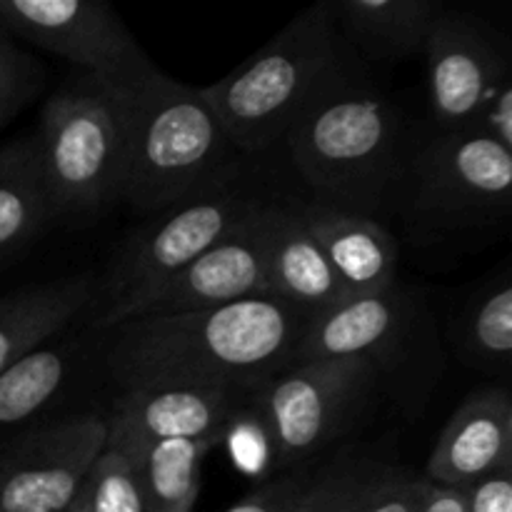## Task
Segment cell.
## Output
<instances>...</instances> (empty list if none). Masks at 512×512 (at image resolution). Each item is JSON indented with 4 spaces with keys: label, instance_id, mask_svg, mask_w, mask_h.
Masks as SVG:
<instances>
[{
    "label": "cell",
    "instance_id": "9c48e42d",
    "mask_svg": "<svg viewBox=\"0 0 512 512\" xmlns=\"http://www.w3.org/2000/svg\"><path fill=\"white\" fill-rule=\"evenodd\" d=\"M0 33L93 78H120L150 60L118 10L103 0H0Z\"/></svg>",
    "mask_w": 512,
    "mask_h": 512
},
{
    "label": "cell",
    "instance_id": "7c38bea8",
    "mask_svg": "<svg viewBox=\"0 0 512 512\" xmlns=\"http://www.w3.org/2000/svg\"><path fill=\"white\" fill-rule=\"evenodd\" d=\"M428 95L443 133L473 128L483 105L512 78L508 58L493 33L473 15L443 10L423 45Z\"/></svg>",
    "mask_w": 512,
    "mask_h": 512
},
{
    "label": "cell",
    "instance_id": "9a60e30c",
    "mask_svg": "<svg viewBox=\"0 0 512 512\" xmlns=\"http://www.w3.org/2000/svg\"><path fill=\"white\" fill-rule=\"evenodd\" d=\"M512 470V400L505 388H480L458 405L428 458L430 485L465 490Z\"/></svg>",
    "mask_w": 512,
    "mask_h": 512
},
{
    "label": "cell",
    "instance_id": "d6986e66",
    "mask_svg": "<svg viewBox=\"0 0 512 512\" xmlns=\"http://www.w3.org/2000/svg\"><path fill=\"white\" fill-rule=\"evenodd\" d=\"M340 38L370 58L400 60L423 50L443 5L435 0H330Z\"/></svg>",
    "mask_w": 512,
    "mask_h": 512
},
{
    "label": "cell",
    "instance_id": "f1b7e54d",
    "mask_svg": "<svg viewBox=\"0 0 512 512\" xmlns=\"http://www.w3.org/2000/svg\"><path fill=\"white\" fill-rule=\"evenodd\" d=\"M473 130L498 140L500 145L512 150V78L505 80L493 98L483 105L480 115L475 118Z\"/></svg>",
    "mask_w": 512,
    "mask_h": 512
},
{
    "label": "cell",
    "instance_id": "8fae6325",
    "mask_svg": "<svg viewBox=\"0 0 512 512\" xmlns=\"http://www.w3.org/2000/svg\"><path fill=\"white\" fill-rule=\"evenodd\" d=\"M420 308L415 293L400 283L380 293L350 295L343 303L310 315L293 365L320 358H360L373 365L380 378L398 373L425 323Z\"/></svg>",
    "mask_w": 512,
    "mask_h": 512
},
{
    "label": "cell",
    "instance_id": "2e32d148",
    "mask_svg": "<svg viewBox=\"0 0 512 512\" xmlns=\"http://www.w3.org/2000/svg\"><path fill=\"white\" fill-rule=\"evenodd\" d=\"M263 225V270L270 298L315 315L350 298L348 288L313 235L295 215L290 200H265L260 210Z\"/></svg>",
    "mask_w": 512,
    "mask_h": 512
},
{
    "label": "cell",
    "instance_id": "5b68a950",
    "mask_svg": "<svg viewBox=\"0 0 512 512\" xmlns=\"http://www.w3.org/2000/svg\"><path fill=\"white\" fill-rule=\"evenodd\" d=\"M33 138L55 218H88L120 200L123 118L113 80L83 75L50 95Z\"/></svg>",
    "mask_w": 512,
    "mask_h": 512
},
{
    "label": "cell",
    "instance_id": "30bf717a",
    "mask_svg": "<svg viewBox=\"0 0 512 512\" xmlns=\"http://www.w3.org/2000/svg\"><path fill=\"white\" fill-rule=\"evenodd\" d=\"M418 208L443 223H490L512 205V150L478 130L440 133L415 160Z\"/></svg>",
    "mask_w": 512,
    "mask_h": 512
},
{
    "label": "cell",
    "instance_id": "7a4b0ae2",
    "mask_svg": "<svg viewBox=\"0 0 512 512\" xmlns=\"http://www.w3.org/2000/svg\"><path fill=\"white\" fill-rule=\"evenodd\" d=\"M123 118L120 200L158 215L233 183V145L200 88L165 75L153 60L110 78Z\"/></svg>",
    "mask_w": 512,
    "mask_h": 512
},
{
    "label": "cell",
    "instance_id": "ffe728a7",
    "mask_svg": "<svg viewBox=\"0 0 512 512\" xmlns=\"http://www.w3.org/2000/svg\"><path fill=\"white\" fill-rule=\"evenodd\" d=\"M55 220L33 135L0 145V263L28 248Z\"/></svg>",
    "mask_w": 512,
    "mask_h": 512
},
{
    "label": "cell",
    "instance_id": "6da1fadb",
    "mask_svg": "<svg viewBox=\"0 0 512 512\" xmlns=\"http://www.w3.org/2000/svg\"><path fill=\"white\" fill-rule=\"evenodd\" d=\"M310 315L263 295L200 313L115 325L110 373L123 390L203 385L253 395L293 365Z\"/></svg>",
    "mask_w": 512,
    "mask_h": 512
},
{
    "label": "cell",
    "instance_id": "4dcf8cb0",
    "mask_svg": "<svg viewBox=\"0 0 512 512\" xmlns=\"http://www.w3.org/2000/svg\"><path fill=\"white\" fill-rule=\"evenodd\" d=\"M418 512H465L463 490H450L428 483Z\"/></svg>",
    "mask_w": 512,
    "mask_h": 512
},
{
    "label": "cell",
    "instance_id": "7402d4cb",
    "mask_svg": "<svg viewBox=\"0 0 512 512\" xmlns=\"http://www.w3.org/2000/svg\"><path fill=\"white\" fill-rule=\"evenodd\" d=\"M458 348L475 368L508 375L512 358V285L498 278L485 285L460 315Z\"/></svg>",
    "mask_w": 512,
    "mask_h": 512
},
{
    "label": "cell",
    "instance_id": "52a82bcc",
    "mask_svg": "<svg viewBox=\"0 0 512 512\" xmlns=\"http://www.w3.org/2000/svg\"><path fill=\"white\" fill-rule=\"evenodd\" d=\"M265 200L243 193L233 183L190 198L155 215L123 245L105 283L103 310L95 328L110 330L123 313L195 258L228 238L258 213Z\"/></svg>",
    "mask_w": 512,
    "mask_h": 512
},
{
    "label": "cell",
    "instance_id": "cb8c5ba5",
    "mask_svg": "<svg viewBox=\"0 0 512 512\" xmlns=\"http://www.w3.org/2000/svg\"><path fill=\"white\" fill-rule=\"evenodd\" d=\"M70 512H145L138 455L108 443L85 473Z\"/></svg>",
    "mask_w": 512,
    "mask_h": 512
},
{
    "label": "cell",
    "instance_id": "4316f807",
    "mask_svg": "<svg viewBox=\"0 0 512 512\" xmlns=\"http://www.w3.org/2000/svg\"><path fill=\"white\" fill-rule=\"evenodd\" d=\"M428 480L383 465L353 512H418Z\"/></svg>",
    "mask_w": 512,
    "mask_h": 512
},
{
    "label": "cell",
    "instance_id": "e0dca14e",
    "mask_svg": "<svg viewBox=\"0 0 512 512\" xmlns=\"http://www.w3.org/2000/svg\"><path fill=\"white\" fill-rule=\"evenodd\" d=\"M290 205L350 295L380 293L398 283V240L378 220L323 200Z\"/></svg>",
    "mask_w": 512,
    "mask_h": 512
},
{
    "label": "cell",
    "instance_id": "ba28073f",
    "mask_svg": "<svg viewBox=\"0 0 512 512\" xmlns=\"http://www.w3.org/2000/svg\"><path fill=\"white\" fill-rule=\"evenodd\" d=\"M108 440L103 415H70L0 443V512H70Z\"/></svg>",
    "mask_w": 512,
    "mask_h": 512
},
{
    "label": "cell",
    "instance_id": "ac0fdd59",
    "mask_svg": "<svg viewBox=\"0 0 512 512\" xmlns=\"http://www.w3.org/2000/svg\"><path fill=\"white\" fill-rule=\"evenodd\" d=\"M95 280L90 275L28 285L0 295V375L30 350L48 345L90 308Z\"/></svg>",
    "mask_w": 512,
    "mask_h": 512
},
{
    "label": "cell",
    "instance_id": "f546056e",
    "mask_svg": "<svg viewBox=\"0 0 512 512\" xmlns=\"http://www.w3.org/2000/svg\"><path fill=\"white\" fill-rule=\"evenodd\" d=\"M465 512H512V470L488 475L463 490Z\"/></svg>",
    "mask_w": 512,
    "mask_h": 512
},
{
    "label": "cell",
    "instance_id": "3957f363",
    "mask_svg": "<svg viewBox=\"0 0 512 512\" xmlns=\"http://www.w3.org/2000/svg\"><path fill=\"white\" fill-rule=\"evenodd\" d=\"M345 75L330 0L310 5L243 65L200 88L230 145L260 153L288 135L325 88Z\"/></svg>",
    "mask_w": 512,
    "mask_h": 512
},
{
    "label": "cell",
    "instance_id": "484cf974",
    "mask_svg": "<svg viewBox=\"0 0 512 512\" xmlns=\"http://www.w3.org/2000/svg\"><path fill=\"white\" fill-rule=\"evenodd\" d=\"M43 80L38 60L23 45L0 33V133L40 93Z\"/></svg>",
    "mask_w": 512,
    "mask_h": 512
},
{
    "label": "cell",
    "instance_id": "d4e9b609",
    "mask_svg": "<svg viewBox=\"0 0 512 512\" xmlns=\"http://www.w3.org/2000/svg\"><path fill=\"white\" fill-rule=\"evenodd\" d=\"M380 468L375 460L343 450L305 475L283 512H353Z\"/></svg>",
    "mask_w": 512,
    "mask_h": 512
},
{
    "label": "cell",
    "instance_id": "277c9868",
    "mask_svg": "<svg viewBox=\"0 0 512 512\" xmlns=\"http://www.w3.org/2000/svg\"><path fill=\"white\" fill-rule=\"evenodd\" d=\"M398 128L393 105L345 73L300 113L283 140L323 203L365 215L393 173Z\"/></svg>",
    "mask_w": 512,
    "mask_h": 512
},
{
    "label": "cell",
    "instance_id": "4fadbf2b",
    "mask_svg": "<svg viewBox=\"0 0 512 512\" xmlns=\"http://www.w3.org/2000/svg\"><path fill=\"white\" fill-rule=\"evenodd\" d=\"M250 395L203 385H153L118 395L105 418L108 443L145 448L168 440L223 443L238 418L248 415Z\"/></svg>",
    "mask_w": 512,
    "mask_h": 512
},
{
    "label": "cell",
    "instance_id": "5bb4252c",
    "mask_svg": "<svg viewBox=\"0 0 512 512\" xmlns=\"http://www.w3.org/2000/svg\"><path fill=\"white\" fill-rule=\"evenodd\" d=\"M263 205L228 238L215 243L180 273L165 280L160 288L125 310L120 323L135 318L200 313V310L270 295L263 270V225H260Z\"/></svg>",
    "mask_w": 512,
    "mask_h": 512
},
{
    "label": "cell",
    "instance_id": "603a6c76",
    "mask_svg": "<svg viewBox=\"0 0 512 512\" xmlns=\"http://www.w3.org/2000/svg\"><path fill=\"white\" fill-rule=\"evenodd\" d=\"M68 378V358L60 348L40 345L0 375V430L35 418L58 395Z\"/></svg>",
    "mask_w": 512,
    "mask_h": 512
},
{
    "label": "cell",
    "instance_id": "83f0119b",
    "mask_svg": "<svg viewBox=\"0 0 512 512\" xmlns=\"http://www.w3.org/2000/svg\"><path fill=\"white\" fill-rule=\"evenodd\" d=\"M310 470L273 475V478L263 480L258 488L250 490L248 495H243L238 503L230 505L225 512H283L288 508L290 500H293V495L300 490V485H303L305 475H308Z\"/></svg>",
    "mask_w": 512,
    "mask_h": 512
},
{
    "label": "cell",
    "instance_id": "8992f818",
    "mask_svg": "<svg viewBox=\"0 0 512 512\" xmlns=\"http://www.w3.org/2000/svg\"><path fill=\"white\" fill-rule=\"evenodd\" d=\"M378 385V370L360 358L308 360L270 378L250 395L248 413L263 428L273 468L310 470L363 418Z\"/></svg>",
    "mask_w": 512,
    "mask_h": 512
},
{
    "label": "cell",
    "instance_id": "44dd1931",
    "mask_svg": "<svg viewBox=\"0 0 512 512\" xmlns=\"http://www.w3.org/2000/svg\"><path fill=\"white\" fill-rule=\"evenodd\" d=\"M215 440H168L130 448L143 475L145 512H193L203 485V460ZM128 448V445H125Z\"/></svg>",
    "mask_w": 512,
    "mask_h": 512
}]
</instances>
